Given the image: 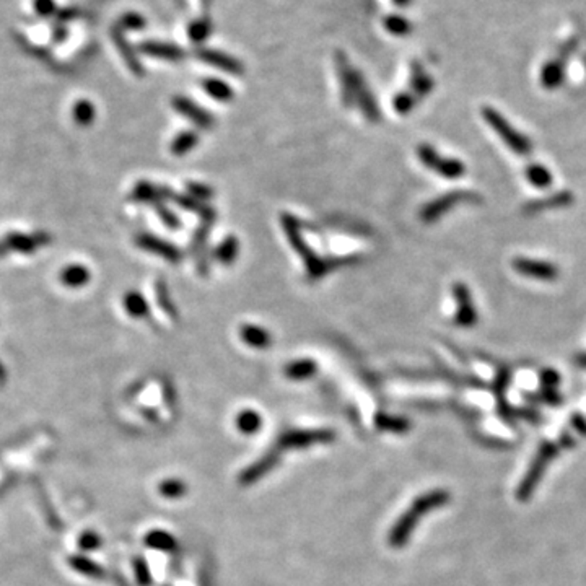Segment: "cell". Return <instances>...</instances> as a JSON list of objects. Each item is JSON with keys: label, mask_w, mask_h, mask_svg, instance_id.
Returning a JSON list of instances; mask_svg holds the SVG:
<instances>
[{"label": "cell", "mask_w": 586, "mask_h": 586, "mask_svg": "<svg viewBox=\"0 0 586 586\" xmlns=\"http://www.w3.org/2000/svg\"><path fill=\"white\" fill-rule=\"evenodd\" d=\"M432 87H434V82H432V78L427 77L425 73L420 71V68H419V71L414 68L413 90L415 92V94H419V97H422V94H427L432 90Z\"/></svg>", "instance_id": "cell-20"}, {"label": "cell", "mask_w": 586, "mask_h": 586, "mask_svg": "<svg viewBox=\"0 0 586 586\" xmlns=\"http://www.w3.org/2000/svg\"><path fill=\"white\" fill-rule=\"evenodd\" d=\"M575 362H577L578 367L586 368V353H578V355L575 357Z\"/></svg>", "instance_id": "cell-33"}, {"label": "cell", "mask_w": 586, "mask_h": 586, "mask_svg": "<svg viewBox=\"0 0 586 586\" xmlns=\"http://www.w3.org/2000/svg\"><path fill=\"white\" fill-rule=\"evenodd\" d=\"M183 484L178 482V480H170L161 487V492L166 495V497H176L178 494H181Z\"/></svg>", "instance_id": "cell-32"}, {"label": "cell", "mask_w": 586, "mask_h": 586, "mask_svg": "<svg viewBox=\"0 0 586 586\" xmlns=\"http://www.w3.org/2000/svg\"><path fill=\"white\" fill-rule=\"evenodd\" d=\"M448 500H450V495H448V492H445V490H434V492L425 494V495H422L420 499H417L413 503V506H410V510L408 511V513L401 516L398 525L393 527V531H391V536H389V542L393 544V546H401V544L408 541V537L410 536V532H413V530L415 527L417 521H419L425 513H429V511L445 505Z\"/></svg>", "instance_id": "cell-1"}, {"label": "cell", "mask_w": 586, "mask_h": 586, "mask_svg": "<svg viewBox=\"0 0 586 586\" xmlns=\"http://www.w3.org/2000/svg\"><path fill=\"white\" fill-rule=\"evenodd\" d=\"M72 565L75 567L78 572L85 573V575H97L99 573V568L98 565H94L92 561H87V558L83 557H73L72 558Z\"/></svg>", "instance_id": "cell-23"}, {"label": "cell", "mask_w": 586, "mask_h": 586, "mask_svg": "<svg viewBox=\"0 0 586 586\" xmlns=\"http://www.w3.org/2000/svg\"><path fill=\"white\" fill-rule=\"evenodd\" d=\"M243 339H245L248 344H251V346L264 347L269 342V336H267L266 331L260 329V327L248 326L246 329L243 331Z\"/></svg>", "instance_id": "cell-18"}, {"label": "cell", "mask_w": 586, "mask_h": 586, "mask_svg": "<svg viewBox=\"0 0 586 586\" xmlns=\"http://www.w3.org/2000/svg\"><path fill=\"white\" fill-rule=\"evenodd\" d=\"M525 176L527 183L536 189H549L554 183V176L547 166L541 165V163H531L526 166Z\"/></svg>", "instance_id": "cell-9"}, {"label": "cell", "mask_w": 586, "mask_h": 586, "mask_svg": "<svg viewBox=\"0 0 586 586\" xmlns=\"http://www.w3.org/2000/svg\"><path fill=\"white\" fill-rule=\"evenodd\" d=\"M174 108H176L179 113L189 116V119L195 121V123L200 124V126H207L210 123L209 116L186 98H176V99H174Z\"/></svg>", "instance_id": "cell-12"}, {"label": "cell", "mask_w": 586, "mask_h": 586, "mask_svg": "<svg viewBox=\"0 0 586 586\" xmlns=\"http://www.w3.org/2000/svg\"><path fill=\"white\" fill-rule=\"evenodd\" d=\"M73 114H75V119L80 121V123H88V121L93 119V106L88 102H78L75 104V109H73Z\"/></svg>", "instance_id": "cell-24"}, {"label": "cell", "mask_w": 586, "mask_h": 586, "mask_svg": "<svg viewBox=\"0 0 586 586\" xmlns=\"http://www.w3.org/2000/svg\"><path fill=\"white\" fill-rule=\"evenodd\" d=\"M485 123L489 124V128L492 129L495 134H497L501 142L508 147L511 152H515L516 155H530L532 150V144L530 137L516 130L513 126H511L508 121L505 119V116L492 106H484L480 111Z\"/></svg>", "instance_id": "cell-2"}, {"label": "cell", "mask_w": 586, "mask_h": 586, "mask_svg": "<svg viewBox=\"0 0 586 586\" xmlns=\"http://www.w3.org/2000/svg\"><path fill=\"white\" fill-rule=\"evenodd\" d=\"M396 5H399V7H405V5L410 4V0H394Z\"/></svg>", "instance_id": "cell-34"}, {"label": "cell", "mask_w": 586, "mask_h": 586, "mask_svg": "<svg viewBox=\"0 0 586 586\" xmlns=\"http://www.w3.org/2000/svg\"><path fill=\"white\" fill-rule=\"evenodd\" d=\"M85 281H87V272L83 271L82 267H72V269H68L67 272H64V282L67 283L77 285Z\"/></svg>", "instance_id": "cell-28"}, {"label": "cell", "mask_w": 586, "mask_h": 586, "mask_svg": "<svg viewBox=\"0 0 586 586\" xmlns=\"http://www.w3.org/2000/svg\"><path fill=\"white\" fill-rule=\"evenodd\" d=\"M188 33L194 43H202L210 35V23L205 22V20H195V22L189 25Z\"/></svg>", "instance_id": "cell-19"}, {"label": "cell", "mask_w": 586, "mask_h": 586, "mask_svg": "<svg viewBox=\"0 0 586 586\" xmlns=\"http://www.w3.org/2000/svg\"><path fill=\"white\" fill-rule=\"evenodd\" d=\"M511 267L523 277L541 282H554L558 279V267L551 261L532 260V257L516 256L511 261Z\"/></svg>", "instance_id": "cell-3"}, {"label": "cell", "mask_w": 586, "mask_h": 586, "mask_svg": "<svg viewBox=\"0 0 586 586\" xmlns=\"http://www.w3.org/2000/svg\"><path fill=\"white\" fill-rule=\"evenodd\" d=\"M145 23H147L145 18L142 17V15L135 13V12H129V13H124L123 17L119 18V22H118V25H116V28L137 31V30L145 28Z\"/></svg>", "instance_id": "cell-16"}, {"label": "cell", "mask_w": 586, "mask_h": 586, "mask_svg": "<svg viewBox=\"0 0 586 586\" xmlns=\"http://www.w3.org/2000/svg\"><path fill=\"white\" fill-rule=\"evenodd\" d=\"M199 59L207 62V64L221 68V71L225 72H230V73H241L243 67L238 61L235 59V57H231L228 54H225V52H220V51H212V49H200L197 52Z\"/></svg>", "instance_id": "cell-7"}, {"label": "cell", "mask_w": 586, "mask_h": 586, "mask_svg": "<svg viewBox=\"0 0 586 586\" xmlns=\"http://www.w3.org/2000/svg\"><path fill=\"white\" fill-rule=\"evenodd\" d=\"M80 546L85 551H94L99 546V536L94 535V532H85V535L80 536Z\"/></svg>", "instance_id": "cell-31"}, {"label": "cell", "mask_w": 586, "mask_h": 586, "mask_svg": "<svg viewBox=\"0 0 586 586\" xmlns=\"http://www.w3.org/2000/svg\"><path fill=\"white\" fill-rule=\"evenodd\" d=\"M113 39H114L116 46H118L119 52H121V54H123V57L126 59V62H128V64H129V67L134 68L135 72H140L139 61H137L134 51H132V47L129 46L128 41L124 39V36H123V33H121V30L114 28V31H113Z\"/></svg>", "instance_id": "cell-13"}, {"label": "cell", "mask_w": 586, "mask_h": 586, "mask_svg": "<svg viewBox=\"0 0 586 586\" xmlns=\"http://www.w3.org/2000/svg\"><path fill=\"white\" fill-rule=\"evenodd\" d=\"M126 305H128V310L132 315H135V316L144 315L142 311H145V303H144V300H142L140 297H137V295H130V297L126 300Z\"/></svg>", "instance_id": "cell-30"}, {"label": "cell", "mask_w": 586, "mask_h": 586, "mask_svg": "<svg viewBox=\"0 0 586 586\" xmlns=\"http://www.w3.org/2000/svg\"><path fill=\"white\" fill-rule=\"evenodd\" d=\"M311 372H315V363H311V362L295 363V365L288 368V374L293 378H305V377H308Z\"/></svg>", "instance_id": "cell-27"}, {"label": "cell", "mask_w": 586, "mask_h": 586, "mask_svg": "<svg viewBox=\"0 0 586 586\" xmlns=\"http://www.w3.org/2000/svg\"><path fill=\"white\" fill-rule=\"evenodd\" d=\"M575 200L573 194L568 193V191H561V193H556L552 195H547V197H542V199H537V200H532L525 207V212L527 214H539L544 212V210H552V209H561V207H567Z\"/></svg>", "instance_id": "cell-6"}, {"label": "cell", "mask_w": 586, "mask_h": 586, "mask_svg": "<svg viewBox=\"0 0 586 586\" xmlns=\"http://www.w3.org/2000/svg\"><path fill=\"white\" fill-rule=\"evenodd\" d=\"M451 293L458 306V310L455 313V323L459 327H464V329H469V327L476 326L479 321V315H477L476 305H474L472 302V293L468 285L463 282L453 283Z\"/></svg>", "instance_id": "cell-4"}, {"label": "cell", "mask_w": 586, "mask_h": 586, "mask_svg": "<svg viewBox=\"0 0 586 586\" xmlns=\"http://www.w3.org/2000/svg\"><path fill=\"white\" fill-rule=\"evenodd\" d=\"M147 544L153 549H165V551H168V549L173 547V537L166 535V532L157 531L147 537Z\"/></svg>", "instance_id": "cell-22"}, {"label": "cell", "mask_w": 586, "mask_h": 586, "mask_svg": "<svg viewBox=\"0 0 586 586\" xmlns=\"http://www.w3.org/2000/svg\"><path fill=\"white\" fill-rule=\"evenodd\" d=\"M140 51L144 52L145 56L158 57V59L166 61H178L184 56V51L179 49L178 46L160 43V41H145V43L140 46Z\"/></svg>", "instance_id": "cell-8"}, {"label": "cell", "mask_w": 586, "mask_h": 586, "mask_svg": "<svg viewBox=\"0 0 586 586\" xmlns=\"http://www.w3.org/2000/svg\"><path fill=\"white\" fill-rule=\"evenodd\" d=\"M474 200H480L479 195L476 193H468V191H453V193H448L445 195H440V197L432 200L430 204H427L424 210H422L420 217L424 219L427 224H432V221H435L437 219H440L441 215H445L448 210L451 207H455V205L461 204V202H474Z\"/></svg>", "instance_id": "cell-5"}, {"label": "cell", "mask_w": 586, "mask_h": 586, "mask_svg": "<svg viewBox=\"0 0 586 586\" xmlns=\"http://www.w3.org/2000/svg\"><path fill=\"white\" fill-rule=\"evenodd\" d=\"M384 28L396 36H403L408 35L413 26H410V22L408 18L399 17V15H391V17L384 20Z\"/></svg>", "instance_id": "cell-15"}, {"label": "cell", "mask_w": 586, "mask_h": 586, "mask_svg": "<svg viewBox=\"0 0 586 586\" xmlns=\"http://www.w3.org/2000/svg\"><path fill=\"white\" fill-rule=\"evenodd\" d=\"M394 106L399 113H409L414 106V98L409 93H401L394 99Z\"/></svg>", "instance_id": "cell-29"}, {"label": "cell", "mask_w": 586, "mask_h": 586, "mask_svg": "<svg viewBox=\"0 0 586 586\" xmlns=\"http://www.w3.org/2000/svg\"><path fill=\"white\" fill-rule=\"evenodd\" d=\"M204 90L207 92L210 97H214L215 99H221V102H226V99H230L233 97V92H231V88L228 87V83L221 82V80H215V78H207V80H204Z\"/></svg>", "instance_id": "cell-14"}, {"label": "cell", "mask_w": 586, "mask_h": 586, "mask_svg": "<svg viewBox=\"0 0 586 586\" xmlns=\"http://www.w3.org/2000/svg\"><path fill=\"white\" fill-rule=\"evenodd\" d=\"M35 12L41 15V17H51L56 13V2L54 0H33Z\"/></svg>", "instance_id": "cell-25"}, {"label": "cell", "mask_w": 586, "mask_h": 586, "mask_svg": "<svg viewBox=\"0 0 586 586\" xmlns=\"http://www.w3.org/2000/svg\"><path fill=\"white\" fill-rule=\"evenodd\" d=\"M417 153H419V158L420 161L424 163L427 168H430V170H435L438 161H440V155H438V152L434 149V147L430 145H420L419 149H417Z\"/></svg>", "instance_id": "cell-21"}, {"label": "cell", "mask_w": 586, "mask_h": 586, "mask_svg": "<svg viewBox=\"0 0 586 586\" xmlns=\"http://www.w3.org/2000/svg\"><path fill=\"white\" fill-rule=\"evenodd\" d=\"M541 383L546 389H554L558 383H561V374H558L556 370H552V368L542 370Z\"/></svg>", "instance_id": "cell-26"}, {"label": "cell", "mask_w": 586, "mask_h": 586, "mask_svg": "<svg viewBox=\"0 0 586 586\" xmlns=\"http://www.w3.org/2000/svg\"><path fill=\"white\" fill-rule=\"evenodd\" d=\"M261 425V417L252 410H245L238 417V427L245 434H255Z\"/></svg>", "instance_id": "cell-17"}, {"label": "cell", "mask_w": 586, "mask_h": 586, "mask_svg": "<svg viewBox=\"0 0 586 586\" xmlns=\"http://www.w3.org/2000/svg\"><path fill=\"white\" fill-rule=\"evenodd\" d=\"M434 171L441 174V176L446 179H458L466 173V166H464V163L461 160H458V158H440V161H438Z\"/></svg>", "instance_id": "cell-11"}, {"label": "cell", "mask_w": 586, "mask_h": 586, "mask_svg": "<svg viewBox=\"0 0 586 586\" xmlns=\"http://www.w3.org/2000/svg\"><path fill=\"white\" fill-rule=\"evenodd\" d=\"M563 82V66L561 61L554 59L544 64L541 71V85L547 90H556Z\"/></svg>", "instance_id": "cell-10"}]
</instances>
